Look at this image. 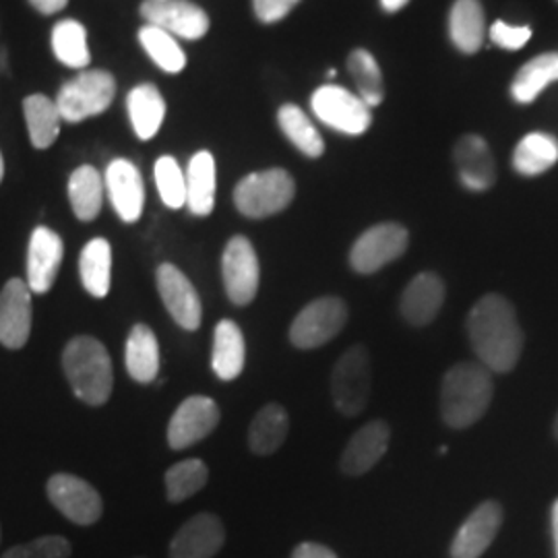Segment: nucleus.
I'll list each match as a JSON object with an SVG mask.
<instances>
[{"label":"nucleus","instance_id":"nucleus-14","mask_svg":"<svg viewBox=\"0 0 558 558\" xmlns=\"http://www.w3.org/2000/svg\"><path fill=\"white\" fill-rule=\"evenodd\" d=\"M156 279L163 306L168 308L170 317L177 320L182 329L197 331L203 319V306L191 279L170 263H163L158 267Z\"/></svg>","mask_w":558,"mask_h":558},{"label":"nucleus","instance_id":"nucleus-40","mask_svg":"<svg viewBox=\"0 0 558 558\" xmlns=\"http://www.w3.org/2000/svg\"><path fill=\"white\" fill-rule=\"evenodd\" d=\"M71 542L62 536H44L9 548L2 558H71Z\"/></svg>","mask_w":558,"mask_h":558},{"label":"nucleus","instance_id":"nucleus-42","mask_svg":"<svg viewBox=\"0 0 558 558\" xmlns=\"http://www.w3.org/2000/svg\"><path fill=\"white\" fill-rule=\"evenodd\" d=\"M299 2L300 0H253V7H255V15L263 23H276L283 20L286 15H290V11Z\"/></svg>","mask_w":558,"mask_h":558},{"label":"nucleus","instance_id":"nucleus-45","mask_svg":"<svg viewBox=\"0 0 558 558\" xmlns=\"http://www.w3.org/2000/svg\"><path fill=\"white\" fill-rule=\"evenodd\" d=\"M550 525H553V542H555V558H558V499L553 505V515H550Z\"/></svg>","mask_w":558,"mask_h":558},{"label":"nucleus","instance_id":"nucleus-7","mask_svg":"<svg viewBox=\"0 0 558 558\" xmlns=\"http://www.w3.org/2000/svg\"><path fill=\"white\" fill-rule=\"evenodd\" d=\"M311 108L317 119L343 135H364L373 122L371 108L360 100V96L339 85H323L313 98Z\"/></svg>","mask_w":558,"mask_h":558},{"label":"nucleus","instance_id":"nucleus-17","mask_svg":"<svg viewBox=\"0 0 558 558\" xmlns=\"http://www.w3.org/2000/svg\"><path fill=\"white\" fill-rule=\"evenodd\" d=\"M104 186L108 189V197L117 209L119 218L126 223L140 220L145 207V184L140 168L129 160H114L104 177Z\"/></svg>","mask_w":558,"mask_h":558},{"label":"nucleus","instance_id":"nucleus-5","mask_svg":"<svg viewBox=\"0 0 558 558\" xmlns=\"http://www.w3.org/2000/svg\"><path fill=\"white\" fill-rule=\"evenodd\" d=\"M117 96V81L106 71H83L75 80L66 81L57 96L60 119L81 122L100 117Z\"/></svg>","mask_w":558,"mask_h":558},{"label":"nucleus","instance_id":"nucleus-36","mask_svg":"<svg viewBox=\"0 0 558 558\" xmlns=\"http://www.w3.org/2000/svg\"><path fill=\"white\" fill-rule=\"evenodd\" d=\"M348 71L359 87L360 100L368 108L379 106L385 98V85L377 59L368 50L356 48L348 59Z\"/></svg>","mask_w":558,"mask_h":558},{"label":"nucleus","instance_id":"nucleus-9","mask_svg":"<svg viewBox=\"0 0 558 558\" xmlns=\"http://www.w3.org/2000/svg\"><path fill=\"white\" fill-rule=\"evenodd\" d=\"M408 230L399 223H379L368 228L350 251V265L356 274L371 276L399 259L408 248Z\"/></svg>","mask_w":558,"mask_h":558},{"label":"nucleus","instance_id":"nucleus-37","mask_svg":"<svg viewBox=\"0 0 558 558\" xmlns=\"http://www.w3.org/2000/svg\"><path fill=\"white\" fill-rule=\"evenodd\" d=\"M140 41L141 46L145 48V52L149 54V59L154 60L161 71L180 73L186 66V54L182 52L179 41L160 27L149 25V23L145 27H141Z\"/></svg>","mask_w":558,"mask_h":558},{"label":"nucleus","instance_id":"nucleus-24","mask_svg":"<svg viewBox=\"0 0 558 558\" xmlns=\"http://www.w3.org/2000/svg\"><path fill=\"white\" fill-rule=\"evenodd\" d=\"M186 207L199 218L209 216L216 207V160L209 151H199L189 161Z\"/></svg>","mask_w":558,"mask_h":558},{"label":"nucleus","instance_id":"nucleus-2","mask_svg":"<svg viewBox=\"0 0 558 558\" xmlns=\"http://www.w3.org/2000/svg\"><path fill=\"white\" fill-rule=\"evenodd\" d=\"M495 396L488 368L476 362H461L449 368L440 385V414L447 426L461 430L476 424Z\"/></svg>","mask_w":558,"mask_h":558},{"label":"nucleus","instance_id":"nucleus-22","mask_svg":"<svg viewBox=\"0 0 558 558\" xmlns=\"http://www.w3.org/2000/svg\"><path fill=\"white\" fill-rule=\"evenodd\" d=\"M445 302V283L437 274H420L401 294V317L414 327L430 325Z\"/></svg>","mask_w":558,"mask_h":558},{"label":"nucleus","instance_id":"nucleus-25","mask_svg":"<svg viewBox=\"0 0 558 558\" xmlns=\"http://www.w3.org/2000/svg\"><path fill=\"white\" fill-rule=\"evenodd\" d=\"M244 336L234 320L223 319L216 327L211 368L220 380H234L244 371Z\"/></svg>","mask_w":558,"mask_h":558},{"label":"nucleus","instance_id":"nucleus-8","mask_svg":"<svg viewBox=\"0 0 558 558\" xmlns=\"http://www.w3.org/2000/svg\"><path fill=\"white\" fill-rule=\"evenodd\" d=\"M348 323V306L341 299L313 300L299 313L290 327V341L299 350H315L327 341L338 338Z\"/></svg>","mask_w":558,"mask_h":558},{"label":"nucleus","instance_id":"nucleus-41","mask_svg":"<svg viewBox=\"0 0 558 558\" xmlns=\"http://www.w3.org/2000/svg\"><path fill=\"white\" fill-rule=\"evenodd\" d=\"M490 40L502 50H519L532 38V27L527 25H509L505 21H497L490 27Z\"/></svg>","mask_w":558,"mask_h":558},{"label":"nucleus","instance_id":"nucleus-28","mask_svg":"<svg viewBox=\"0 0 558 558\" xmlns=\"http://www.w3.org/2000/svg\"><path fill=\"white\" fill-rule=\"evenodd\" d=\"M290 430L288 412L279 403H267L248 428V447L257 456L276 453Z\"/></svg>","mask_w":558,"mask_h":558},{"label":"nucleus","instance_id":"nucleus-15","mask_svg":"<svg viewBox=\"0 0 558 558\" xmlns=\"http://www.w3.org/2000/svg\"><path fill=\"white\" fill-rule=\"evenodd\" d=\"M32 290L27 281L13 278L0 292V343L20 350L32 333Z\"/></svg>","mask_w":558,"mask_h":558},{"label":"nucleus","instance_id":"nucleus-32","mask_svg":"<svg viewBox=\"0 0 558 558\" xmlns=\"http://www.w3.org/2000/svg\"><path fill=\"white\" fill-rule=\"evenodd\" d=\"M25 122L29 140L36 149H48L60 135V119L57 101L44 94H34L23 101Z\"/></svg>","mask_w":558,"mask_h":558},{"label":"nucleus","instance_id":"nucleus-13","mask_svg":"<svg viewBox=\"0 0 558 558\" xmlns=\"http://www.w3.org/2000/svg\"><path fill=\"white\" fill-rule=\"evenodd\" d=\"M220 408L211 398H186L168 424V442L174 451H182L209 437L220 424Z\"/></svg>","mask_w":558,"mask_h":558},{"label":"nucleus","instance_id":"nucleus-34","mask_svg":"<svg viewBox=\"0 0 558 558\" xmlns=\"http://www.w3.org/2000/svg\"><path fill=\"white\" fill-rule=\"evenodd\" d=\"M278 122L283 135L292 141L304 156H308V158L323 156V151H325L323 137H320L317 126L313 124V120L304 114L302 108L294 104L281 106L278 112Z\"/></svg>","mask_w":558,"mask_h":558},{"label":"nucleus","instance_id":"nucleus-29","mask_svg":"<svg viewBox=\"0 0 558 558\" xmlns=\"http://www.w3.org/2000/svg\"><path fill=\"white\" fill-rule=\"evenodd\" d=\"M80 274L83 288L96 296L106 299L112 281V246L104 239H94L81 251Z\"/></svg>","mask_w":558,"mask_h":558},{"label":"nucleus","instance_id":"nucleus-23","mask_svg":"<svg viewBox=\"0 0 558 558\" xmlns=\"http://www.w3.org/2000/svg\"><path fill=\"white\" fill-rule=\"evenodd\" d=\"M124 364L131 379L137 383H151L160 371V343L151 327L135 325L126 339Z\"/></svg>","mask_w":558,"mask_h":558},{"label":"nucleus","instance_id":"nucleus-3","mask_svg":"<svg viewBox=\"0 0 558 558\" xmlns=\"http://www.w3.org/2000/svg\"><path fill=\"white\" fill-rule=\"evenodd\" d=\"M62 368L73 393L83 403L104 405L112 396V360L98 339L89 336L71 339L62 352Z\"/></svg>","mask_w":558,"mask_h":558},{"label":"nucleus","instance_id":"nucleus-33","mask_svg":"<svg viewBox=\"0 0 558 558\" xmlns=\"http://www.w3.org/2000/svg\"><path fill=\"white\" fill-rule=\"evenodd\" d=\"M558 161V140L548 133H530L519 141L513 166L521 177H539Z\"/></svg>","mask_w":558,"mask_h":558},{"label":"nucleus","instance_id":"nucleus-6","mask_svg":"<svg viewBox=\"0 0 558 558\" xmlns=\"http://www.w3.org/2000/svg\"><path fill=\"white\" fill-rule=\"evenodd\" d=\"M371 356L364 345L350 348L331 373V398L343 416H359L371 396Z\"/></svg>","mask_w":558,"mask_h":558},{"label":"nucleus","instance_id":"nucleus-27","mask_svg":"<svg viewBox=\"0 0 558 558\" xmlns=\"http://www.w3.org/2000/svg\"><path fill=\"white\" fill-rule=\"evenodd\" d=\"M449 34L459 52H478L486 36V21L480 0H456L449 15Z\"/></svg>","mask_w":558,"mask_h":558},{"label":"nucleus","instance_id":"nucleus-1","mask_svg":"<svg viewBox=\"0 0 558 558\" xmlns=\"http://www.w3.org/2000/svg\"><path fill=\"white\" fill-rule=\"evenodd\" d=\"M468 336L480 364L490 373H511L523 350V331L513 304L499 294L480 299L468 315Z\"/></svg>","mask_w":558,"mask_h":558},{"label":"nucleus","instance_id":"nucleus-44","mask_svg":"<svg viewBox=\"0 0 558 558\" xmlns=\"http://www.w3.org/2000/svg\"><path fill=\"white\" fill-rule=\"evenodd\" d=\"M29 2L41 15H54L69 4V0H29Z\"/></svg>","mask_w":558,"mask_h":558},{"label":"nucleus","instance_id":"nucleus-12","mask_svg":"<svg viewBox=\"0 0 558 558\" xmlns=\"http://www.w3.org/2000/svg\"><path fill=\"white\" fill-rule=\"evenodd\" d=\"M46 493L60 513L77 525H94L101 518L100 493L80 476L57 474L48 480Z\"/></svg>","mask_w":558,"mask_h":558},{"label":"nucleus","instance_id":"nucleus-30","mask_svg":"<svg viewBox=\"0 0 558 558\" xmlns=\"http://www.w3.org/2000/svg\"><path fill=\"white\" fill-rule=\"evenodd\" d=\"M555 81H558V52L539 54L519 69L511 85V96L519 104H532Z\"/></svg>","mask_w":558,"mask_h":558},{"label":"nucleus","instance_id":"nucleus-19","mask_svg":"<svg viewBox=\"0 0 558 558\" xmlns=\"http://www.w3.org/2000/svg\"><path fill=\"white\" fill-rule=\"evenodd\" d=\"M226 542V530L218 515L199 513L189 519L170 542V558H214Z\"/></svg>","mask_w":558,"mask_h":558},{"label":"nucleus","instance_id":"nucleus-35","mask_svg":"<svg viewBox=\"0 0 558 558\" xmlns=\"http://www.w3.org/2000/svg\"><path fill=\"white\" fill-rule=\"evenodd\" d=\"M54 57L71 69H85L92 60L87 48V32L80 21L64 20L52 29Z\"/></svg>","mask_w":558,"mask_h":558},{"label":"nucleus","instance_id":"nucleus-31","mask_svg":"<svg viewBox=\"0 0 558 558\" xmlns=\"http://www.w3.org/2000/svg\"><path fill=\"white\" fill-rule=\"evenodd\" d=\"M104 179L94 166H81L69 180V201L81 221H94L104 205Z\"/></svg>","mask_w":558,"mask_h":558},{"label":"nucleus","instance_id":"nucleus-26","mask_svg":"<svg viewBox=\"0 0 558 558\" xmlns=\"http://www.w3.org/2000/svg\"><path fill=\"white\" fill-rule=\"evenodd\" d=\"M126 108L140 140L149 141L158 135L166 117V101L156 85H137L126 98Z\"/></svg>","mask_w":558,"mask_h":558},{"label":"nucleus","instance_id":"nucleus-10","mask_svg":"<svg viewBox=\"0 0 558 558\" xmlns=\"http://www.w3.org/2000/svg\"><path fill=\"white\" fill-rule=\"evenodd\" d=\"M221 278L226 294L236 306L251 304L259 292V257L251 240L234 236L221 257Z\"/></svg>","mask_w":558,"mask_h":558},{"label":"nucleus","instance_id":"nucleus-18","mask_svg":"<svg viewBox=\"0 0 558 558\" xmlns=\"http://www.w3.org/2000/svg\"><path fill=\"white\" fill-rule=\"evenodd\" d=\"M64 244L54 230L40 226L34 230L27 251V286L36 294H46L59 276Z\"/></svg>","mask_w":558,"mask_h":558},{"label":"nucleus","instance_id":"nucleus-16","mask_svg":"<svg viewBox=\"0 0 558 558\" xmlns=\"http://www.w3.org/2000/svg\"><path fill=\"white\" fill-rule=\"evenodd\" d=\"M502 523V509L497 500H484L476 507L470 518L461 523V527L451 542V558H480L499 534Z\"/></svg>","mask_w":558,"mask_h":558},{"label":"nucleus","instance_id":"nucleus-39","mask_svg":"<svg viewBox=\"0 0 558 558\" xmlns=\"http://www.w3.org/2000/svg\"><path fill=\"white\" fill-rule=\"evenodd\" d=\"M156 184L160 191L161 201L170 209H180L186 205V174L182 172L179 161L172 156H163L156 161L154 168Z\"/></svg>","mask_w":558,"mask_h":558},{"label":"nucleus","instance_id":"nucleus-46","mask_svg":"<svg viewBox=\"0 0 558 558\" xmlns=\"http://www.w3.org/2000/svg\"><path fill=\"white\" fill-rule=\"evenodd\" d=\"M408 2H410V0H380V7H383L387 13H398Z\"/></svg>","mask_w":558,"mask_h":558},{"label":"nucleus","instance_id":"nucleus-43","mask_svg":"<svg viewBox=\"0 0 558 558\" xmlns=\"http://www.w3.org/2000/svg\"><path fill=\"white\" fill-rule=\"evenodd\" d=\"M292 558H338V555H336L331 548L323 546V544L304 542V544H299V546L294 548Z\"/></svg>","mask_w":558,"mask_h":558},{"label":"nucleus","instance_id":"nucleus-48","mask_svg":"<svg viewBox=\"0 0 558 558\" xmlns=\"http://www.w3.org/2000/svg\"><path fill=\"white\" fill-rule=\"evenodd\" d=\"M555 435H557V439H558V414H557V420H555Z\"/></svg>","mask_w":558,"mask_h":558},{"label":"nucleus","instance_id":"nucleus-11","mask_svg":"<svg viewBox=\"0 0 558 558\" xmlns=\"http://www.w3.org/2000/svg\"><path fill=\"white\" fill-rule=\"evenodd\" d=\"M141 15L174 38L199 40L209 32V17L191 0H145Z\"/></svg>","mask_w":558,"mask_h":558},{"label":"nucleus","instance_id":"nucleus-4","mask_svg":"<svg viewBox=\"0 0 558 558\" xmlns=\"http://www.w3.org/2000/svg\"><path fill=\"white\" fill-rule=\"evenodd\" d=\"M294 179L281 168H271L240 180L234 189V205L242 216L263 220L283 211L294 201Z\"/></svg>","mask_w":558,"mask_h":558},{"label":"nucleus","instance_id":"nucleus-21","mask_svg":"<svg viewBox=\"0 0 558 558\" xmlns=\"http://www.w3.org/2000/svg\"><path fill=\"white\" fill-rule=\"evenodd\" d=\"M453 158L458 166L459 180L470 191H488L497 180V163L488 143L478 135H463L456 143Z\"/></svg>","mask_w":558,"mask_h":558},{"label":"nucleus","instance_id":"nucleus-38","mask_svg":"<svg viewBox=\"0 0 558 558\" xmlns=\"http://www.w3.org/2000/svg\"><path fill=\"white\" fill-rule=\"evenodd\" d=\"M209 480V470L201 459H184L166 472V493L170 502H182L197 495Z\"/></svg>","mask_w":558,"mask_h":558},{"label":"nucleus","instance_id":"nucleus-47","mask_svg":"<svg viewBox=\"0 0 558 558\" xmlns=\"http://www.w3.org/2000/svg\"><path fill=\"white\" fill-rule=\"evenodd\" d=\"M2 177H4V160H2V154H0V182H2Z\"/></svg>","mask_w":558,"mask_h":558},{"label":"nucleus","instance_id":"nucleus-20","mask_svg":"<svg viewBox=\"0 0 558 558\" xmlns=\"http://www.w3.org/2000/svg\"><path fill=\"white\" fill-rule=\"evenodd\" d=\"M389 440H391V430H389L387 422L373 420V422L364 424L359 433L350 439L348 447L343 449V456L339 461L343 474L362 476V474L371 472L387 453Z\"/></svg>","mask_w":558,"mask_h":558}]
</instances>
